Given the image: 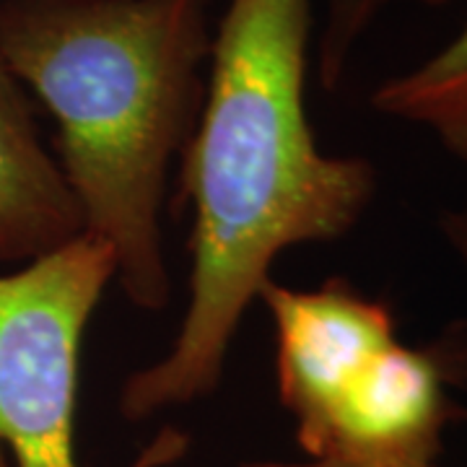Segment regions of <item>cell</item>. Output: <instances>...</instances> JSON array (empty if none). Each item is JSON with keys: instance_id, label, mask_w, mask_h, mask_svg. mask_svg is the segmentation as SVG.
<instances>
[{"instance_id": "cell-1", "label": "cell", "mask_w": 467, "mask_h": 467, "mask_svg": "<svg viewBox=\"0 0 467 467\" xmlns=\"http://www.w3.org/2000/svg\"><path fill=\"white\" fill-rule=\"evenodd\" d=\"M309 42L312 0H229L218 21L180 161L192 211L187 306L167 353L119 387L130 423L211 398L275 260L346 236L377 195L371 161L319 150L306 117Z\"/></svg>"}, {"instance_id": "cell-2", "label": "cell", "mask_w": 467, "mask_h": 467, "mask_svg": "<svg viewBox=\"0 0 467 467\" xmlns=\"http://www.w3.org/2000/svg\"><path fill=\"white\" fill-rule=\"evenodd\" d=\"M211 0H0V57L57 125L55 159L84 232L115 252L143 312L171 294L161 213L213 52Z\"/></svg>"}, {"instance_id": "cell-3", "label": "cell", "mask_w": 467, "mask_h": 467, "mask_svg": "<svg viewBox=\"0 0 467 467\" xmlns=\"http://www.w3.org/2000/svg\"><path fill=\"white\" fill-rule=\"evenodd\" d=\"M257 301L275 333L278 400L309 460L441 467L444 436L465 420L467 327L408 346L382 299L343 278L319 288L267 281Z\"/></svg>"}, {"instance_id": "cell-4", "label": "cell", "mask_w": 467, "mask_h": 467, "mask_svg": "<svg viewBox=\"0 0 467 467\" xmlns=\"http://www.w3.org/2000/svg\"><path fill=\"white\" fill-rule=\"evenodd\" d=\"M115 278V252L86 232L0 275V467H81V346ZM187 450L190 436L164 426L130 467H171Z\"/></svg>"}, {"instance_id": "cell-5", "label": "cell", "mask_w": 467, "mask_h": 467, "mask_svg": "<svg viewBox=\"0 0 467 467\" xmlns=\"http://www.w3.org/2000/svg\"><path fill=\"white\" fill-rule=\"evenodd\" d=\"M81 234V208L39 135L32 99L0 57V265H26Z\"/></svg>"}, {"instance_id": "cell-6", "label": "cell", "mask_w": 467, "mask_h": 467, "mask_svg": "<svg viewBox=\"0 0 467 467\" xmlns=\"http://www.w3.org/2000/svg\"><path fill=\"white\" fill-rule=\"evenodd\" d=\"M371 109L423 128L467 164V21L431 57L377 86Z\"/></svg>"}, {"instance_id": "cell-7", "label": "cell", "mask_w": 467, "mask_h": 467, "mask_svg": "<svg viewBox=\"0 0 467 467\" xmlns=\"http://www.w3.org/2000/svg\"><path fill=\"white\" fill-rule=\"evenodd\" d=\"M400 0H325V18L317 36L319 84L327 91L340 86L348 60L368 26ZM420 5H447L450 0H408Z\"/></svg>"}, {"instance_id": "cell-8", "label": "cell", "mask_w": 467, "mask_h": 467, "mask_svg": "<svg viewBox=\"0 0 467 467\" xmlns=\"http://www.w3.org/2000/svg\"><path fill=\"white\" fill-rule=\"evenodd\" d=\"M439 229H441L444 242L450 244L451 254L457 257V263L462 265V270H465L467 275V223L457 216L454 208H451V211H444V213H441Z\"/></svg>"}, {"instance_id": "cell-9", "label": "cell", "mask_w": 467, "mask_h": 467, "mask_svg": "<svg viewBox=\"0 0 467 467\" xmlns=\"http://www.w3.org/2000/svg\"><path fill=\"white\" fill-rule=\"evenodd\" d=\"M239 467H358L348 462H327V460H304V462H284V460H250Z\"/></svg>"}, {"instance_id": "cell-10", "label": "cell", "mask_w": 467, "mask_h": 467, "mask_svg": "<svg viewBox=\"0 0 467 467\" xmlns=\"http://www.w3.org/2000/svg\"><path fill=\"white\" fill-rule=\"evenodd\" d=\"M454 213H457V216L462 218V221H465V223H467V202H465V205H462V208H454Z\"/></svg>"}]
</instances>
